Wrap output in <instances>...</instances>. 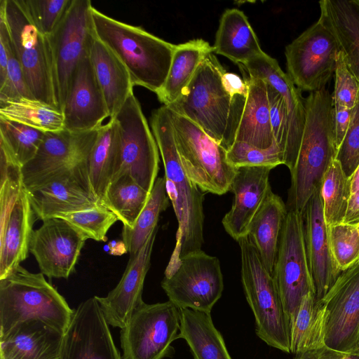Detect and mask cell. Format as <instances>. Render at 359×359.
I'll list each match as a JSON object with an SVG mask.
<instances>
[{"instance_id": "obj_54", "label": "cell", "mask_w": 359, "mask_h": 359, "mask_svg": "<svg viewBox=\"0 0 359 359\" xmlns=\"http://www.w3.org/2000/svg\"><path fill=\"white\" fill-rule=\"evenodd\" d=\"M109 253L113 255H121L126 252L127 248L123 241H111L109 243Z\"/></svg>"}, {"instance_id": "obj_8", "label": "cell", "mask_w": 359, "mask_h": 359, "mask_svg": "<svg viewBox=\"0 0 359 359\" xmlns=\"http://www.w3.org/2000/svg\"><path fill=\"white\" fill-rule=\"evenodd\" d=\"M169 111L177 149L189 178L204 194L229 191L236 168L229 162L227 151L194 122Z\"/></svg>"}, {"instance_id": "obj_21", "label": "cell", "mask_w": 359, "mask_h": 359, "mask_svg": "<svg viewBox=\"0 0 359 359\" xmlns=\"http://www.w3.org/2000/svg\"><path fill=\"white\" fill-rule=\"evenodd\" d=\"M321 188L314 191L302 212L306 253L318 302L323 299L342 272L331 251Z\"/></svg>"}, {"instance_id": "obj_7", "label": "cell", "mask_w": 359, "mask_h": 359, "mask_svg": "<svg viewBox=\"0 0 359 359\" xmlns=\"http://www.w3.org/2000/svg\"><path fill=\"white\" fill-rule=\"evenodd\" d=\"M241 280L255 320L257 335L269 346L290 353V330L274 278L248 235L237 241Z\"/></svg>"}, {"instance_id": "obj_36", "label": "cell", "mask_w": 359, "mask_h": 359, "mask_svg": "<svg viewBox=\"0 0 359 359\" xmlns=\"http://www.w3.org/2000/svg\"><path fill=\"white\" fill-rule=\"evenodd\" d=\"M149 196L129 175L124 174L111 182L103 205L117 216L123 226L132 229Z\"/></svg>"}, {"instance_id": "obj_50", "label": "cell", "mask_w": 359, "mask_h": 359, "mask_svg": "<svg viewBox=\"0 0 359 359\" xmlns=\"http://www.w3.org/2000/svg\"><path fill=\"white\" fill-rule=\"evenodd\" d=\"M9 42L8 29L4 17L0 14V86L3 85L6 76Z\"/></svg>"}, {"instance_id": "obj_49", "label": "cell", "mask_w": 359, "mask_h": 359, "mask_svg": "<svg viewBox=\"0 0 359 359\" xmlns=\"http://www.w3.org/2000/svg\"><path fill=\"white\" fill-rule=\"evenodd\" d=\"M335 143L340 147L350 126L353 109L333 104Z\"/></svg>"}, {"instance_id": "obj_30", "label": "cell", "mask_w": 359, "mask_h": 359, "mask_svg": "<svg viewBox=\"0 0 359 359\" xmlns=\"http://www.w3.org/2000/svg\"><path fill=\"white\" fill-rule=\"evenodd\" d=\"M212 46L213 53L238 65H245L264 53L247 16L235 8L223 13Z\"/></svg>"}, {"instance_id": "obj_3", "label": "cell", "mask_w": 359, "mask_h": 359, "mask_svg": "<svg viewBox=\"0 0 359 359\" xmlns=\"http://www.w3.org/2000/svg\"><path fill=\"white\" fill-rule=\"evenodd\" d=\"M306 121L297 158L291 174L287 210L302 212L336 159L333 99L323 88L305 98Z\"/></svg>"}, {"instance_id": "obj_42", "label": "cell", "mask_w": 359, "mask_h": 359, "mask_svg": "<svg viewBox=\"0 0 359 359\" xmlns=\"http://www.w3.org/2000/svg\"><path fill=\"white\" fill-rule=\"evenodd\" d=\"M327 231L333 257L344 271L359 259V224L341 222L327 226Z\"/></svg>"}, {"instance_id": "obj_16", "label": "cell", "mask_w": 359, "mask_h": 359, "mask_svg": "<svg viewBox=\"0 0 359 359\" xmlns=\"http://www.w3.org/2000/svg\"><path fill=\"white\" fill-rule=\"evenodd\" d=\"M320 302L325 313V346L359 355V262L342 271Z\"/></svg>"}, {"instance_id": "obj_27", "label": "cell", "mask_w": 359, "mask_h": 359, "mask_svg": "<svg viewBox=\"0 0 359 359\" xmlns=\"http://www.w3.org/2000/svg\"><path fill=\"white\" fill-rule=\"evenodd\" d=\"M89 58L102 92L109 119H113L133 93L130 74L118 57L95 36Z\"/></svg>"}, {"instance_id": "obj_55", "label": "cell", "mask_w": 359, "mask_h": 359, "mask_svg": "<svg viewBox=\"0 0 359 359\" xmlns=\"http://www.w3.org/2000/svg\"><path fill=\"white\" fill-rule=\"evenodd\" d=\"M351 192L354 193L359 190V165L356 168L355 172L351 177Z\"/></svg>"}, {"instance_id": "obj_14", "label": "cell", "mask_w": 359, "mask_h": 359, "mask_svg": "<svg viewBox=\"0 0 359 359\" xmlns=\"http://www.w3.org/2000/svg\"><path fill=\"white\" fill-rule=\"evenodd\" d=\"M98 128L80 133L65 129L46 132L36 154L22 168L26 189H34L60 173L88 166Z\"/></svg>"}, {"instance_id": "obj_51", "label": "cell", "mask_w": 359, "mask_h": 359, "mask_svg": "<svg viewBox=\"0 0 359 359\" xmlns=\"http://www.w3.org/2000/svg\"><path fill=\"white\" fill-rule=\"evenodd\" d=\"M222 83L225 89L232 96H246L248 95V83L238 75L225 71L222 75Z\"/></svg>"}, {"instance_id": "obj_24", "label": "cell", "mask_w": 359, "mask_h": 359, "mask_svg": "<svg viewBox=\"0 0 359 359\" xmlns=\"http://www.w3.org/2000/svg\"><path fill=\"white\" fill-rule=\"evenodd\" d=\"M272 169L266 166L236 168L230 189L234 201L222 221L225 231L235 241L248 235L253 218L272 191L269 183Z\"/></svg>"}, {"instance_id": "obj_52", "label": "cell", "mask_w": 359, "mask_h": 359, "mask_svg": "<svg viewBox=\"0 0 359 359\" xmlns=\"http://www.w3.org/2000/svg\"><path fill=\"white\" fill-rule=\"evenodd\" d=\"M341 353L324 346L296 355L294 359H337Z\"/></svg>"}, {"instance_id": "obj_13", "label": "cell", "mask_w": 359, "mask_h": 359, "mask_svg": "<svg viewBox=\"0 0 359 359\" xmlns=\"http://www.w3.org/2000/svg\"><path fill=\"white\" fill-rule=\"evenodd\" d=\"M273 275L290 325L304 297L315 292L306 253L302 212L287 210Z\"/></svg>"}, {"instance_id": "obj_38", "label": "cell", "mask_w": 359, "mask_h": 359, "mask_svg": "<svg viewBox=\"0 0 359 359\" xmlns=\"http://www.w3.org/2000/svg\"><path fill=\"white\" fill-rule=\"evenodd\" d=\"M165 177H158L148 201L137 219L134 226H123L122 241L130 255L137 253L144 245L152 231L157 227L160 214L169 205Z\"/></svg>"}, {"instance_id": "obj_2", "label": "cell", "mask_w": 359, "mask_h": 359, "mask_svg": "<svg viewBox=\"0 0 359 359\" xmlns=\"http://www.w3.org/2000/svg\"><path fill=\"white\" fill-rule=\"evenodd\" d=\"M225 71L215 54H209L181 97L167 107L194 122L228 151L235 142L247 95L229 94L222 83Z\"/></svg>"}, {"instance_id": "obj_43", "label": "cell", "mask_w": 359, "mask_h": 359, "mask_svg": "<svg viewBox=\"0 0 359 359\" xmlns=\"http://www.w3.org/2000/svg\"><path fill=\"white\" fill-rule=\"evenodd\" d=\"M227 159L235 168L266 166L271 168L284 164V156L277 146L263 149L241 141H235L227 151Z\"/></svg>"}, {"instance_id": "obj_11", "label": "cell", "mask_w": 359, "mask_h": 359, "mask_svg": "<svg viewBox=\"0 0 359 359\" xmlns=\"http://www.w3.org/2000/svg\"><path fill=\"white\" fill-rule=\"evenodd\" d=\"M161 285L168 300L179 309L211 313L224 289L219 261L201 250L191 252L180 259Z\"/></svg>"}, {"instance_id": "obj_37", "label": "cell", "mask_w": 359, "mask_h": 359, "mask_svg": "<svg viewBox=\"0 0 359 359\" xmlns=\"http://www.w3.org/2000/svg\"><path fill=\"white\" fill-rule=\"evenodd\" d=\"M0 117L44 132L64 129L62 111L35 99L21 97L0 102Z\"/></svg>"}, {"instance_id": "obj_35", "label": "cell", "mask_w": 359, "mask_h": 359, "mask_svg": "<svg viewBox=\"0 0 359 359\" xmlns=\"http://www.w3.org/2000/svg\"><path fill=\"white\" fill-rule=\"evenodd\" d=\"M325 313L315 292H310L302 300L290 325V353L295 355L325 346Z\"/></svg>"}, {"instance_id": "obj_6", "label": "cell", "mask_w": 359, "mask_h": 359, "mask_svg": "<svg viewBox=\"0 0 359 359\" xmlns=\"http://www.w3.org/2000/svg\"><path fill=\"white\" fill-rule=\"evenodd\" d=\"M0 14L32 97L61 111L50 36L36 27L22 0H1Z\"/></svg>"}, {"instance_id": "obj_5", "label": "cell", "mask_w": 359, "mask_h": 359, "mask_svg": "<svg viewBox=\"0 0 359 359\" xmlns=\"http://www.w3.org/2000/svg\"><path fill=\"white\" fill-rule=\"evenodd\" d=\"M74 311L41 272L32 273L19 266L0 280V337L31 320L65 334Z\"/></svg>"}, {"instance_id": "obj_47", "label": "cell", "mask_w": 359, "mask_h": 359, "mask_svg": "<svg viewBox=\"0 0 359 359\" xmlns=\"http://www.w3.org/2000/svg\"><path fill=\"white\" fill-rule=\"evenodd\" d=\"M21 97L34 99L27 88L22 67L15 56L10 39L6 76L3 85L0 86V102Z\"/></svg>"}, {"instance_id": "obj_39", "label": "cell", "mask_w": 359, "mask_h": 359, "mask_svg": "<svg viewBox=\"0 0 359 359\" xmlns=\"http://www.w3.org/2000/svg\"><path fill=\"white\" fill-rule=\"evenodd\" d=\"M46 132L0 117V150L22 168L34 158Z\"/></svg>"}, {"instance_id": "obj_46", "label": "cell", "mask_w": 359, "mask_h": 359, "mask_svg": "<svg viewBox=\"0 0 359 359\" xmlns=\"http://www.w3.org/2000/svg\"><path fill=\"white\" fill-rule=\"evenodd\" d=\"M359 98V82L348 69L341 52L334 71L333 104L353 109Z\"/></svg>"}, {"instance_id": "obj_12", "label": "cell", "mask_w": 359, "mask_h": 359, "mask_svg": "<svg viewBox=\"0 0 359 359\" xmlns=\"http://www.w3.org/2000/svg\"><path fill=\"white\" fill-rule=\"evenodd\" d=\"M340 53L334 34L318 19L285 47L287 74L301 91L325 88Z\"/></svg>"}, {"instance_id": "obj_26", "label": "cell", "mask_w": 359, "mask_h": 359, "mask_svg": "<svg viewBox=\"0 0 359 359\" xmlns=\"http://www.w3.org/2000/svg\"><path fill=\"white\" fill-rule=\"evenodd\" d=\"M63 337L39 320L21 323L0 337V359H60Z\"/></svg>"}, {"instance_id": "obj_9", "label": "cell", "mask_w": 359, "mask_h": 359, "mask_svg": "<svg viewBox=\"0 0 359 359\" xmlns=\"http://www.w3.org/2000/svg\"><path fill=\"white\" fill-rule=\"evenodd\" d=\"M113 119L119 126L121 148L112 180L128 174L150 193L157 179L159 150L134 93Z\"/></svg>"}, {"instance_id": "obj_32", "label": "cell", "mask_w": 359, "mask_h": 359, "mask_svg": "<svg viewBox=\"0 0 359 359\" xmlns=\"http://www.w3.org/2000/svg\"><path fill=\"white\" fill-rule=\"evenodd\" d=\"M287 213V209L282 198L271 191L253 218L248 231L263 263L272 274Z\"/></svg>"}, {"instance_id": "obj_53", "label": "cell", "mask_w": 359, "mask_h": 359, "mask_svg": "<svg viewBox=\"0 0 359 359\" xmlns=\"http://www.w3.org/2000/svg\"><path fill=\"white\" fill-rule=\"evenodd\" d=\"M343 222L353 225L359 224V190L351 194Z\"/></svg>"}, {"instance_id": "obj_41", "label": "cell", "mask_w": 359, "mask_h": 359, "mask_svg": "<svg viewBox=\"0 0 359 359\" xmlns=\"http://www.w3.org/2000/svg\"><path fill=\"white\" fill-rule=\"evenodd\" d=\"M55 218L65 220L88 239L96 241H106L109 229L118 220L112 211L103 205L80 212L60 215Z\"/></svg>"}, {"instance_id": "obj_23", "label": "cell", "mask_w": 359, "mask_h": 359, "mask_svg": "<svg viewBox=\"0 0 359 359\" xmlns=\"http://www.w3.org/2000/svg\"><path fill=\"white\" fill-rule=\"evenodd\" d=\"M158 226L135 254L130 258L116 286L106 297L95 296L107 323L114 327H125L133 313L144 303L142 291L150 267L151 252Z\"/></svg>"}, {"instance_id": "obj_48", "label": "cell", "mask_w": 359, "mask_h": 359, "mask_svg": "<svg viewBox=\"0 0 359 359\" xmlns=\"http://www.w3.org/2000/svg\"><path fill=\"white\" fill-rule=\"evenodd\" d=\"M266 83L272 133L276 144L281 150L284 156L287 137L286 107L282 95L267 81Z\"/></svg>"}, {"instance_id": "obj_56", "label": "cell", "mask_w": 359, "mask_h": 359, "mask_svg": "<svg viewBox=\"0 0 359 359\" xmlns=\"http://www.w3.org/2000/svg\"><path fill=\"white\" fill-rule=\"evenodd\" d=\"M337 359H359V355L342 353Z\"/></svg>"}, {"instance_id": "obj_29", "label": "cell", "mask_w": 359, "mask_h": 359, "mask_svg": "<svg viewBox=\"0 0 359 359\" xmlns=\"http://www.w3.org/2000/svg\"><path fill=\"white\" fill-rule=\"evenodd\" d=\"M242 74L248 90L235 141L263 149L277 146L271 130L266 83L262 78Z\"/></svg>"}, {"instance_id": "obj_20", "label": "cell", "mask_w": 359, "mask_h": 359, "mask_svg": "<svg viewBox=\"0 0 359 359\" xmlns=\"http://www.w3.org/2000/svg\"><path fill=\"white\" fill-rule=\"evenodd\" d=\"M242 73L267 81L283 97L287 117V137L284 165L291 172L295 165L306 121L305 99L278 61L263 53L245 65H238Z\"/></svg>"}, {"instance_id": "obj_22", "label": "cell", "mask_w": 359, "mask_h": 359, "mask_svg": "<svg viewBox=\"0 0 359 359\" xmlns=\"http://www.w3.org/2000/svg\"><path fill=\"white\" fill-rule=\"evenodd\" d=\"M64 129L86 132L100 128L109 113L89 55L77 66L62 107Z\"/></svg>"}, {"instance_id": "obj_19", "label": "cell", "mask_w": 359, "mask_h": 359, "mask_svg": "<svg viewBox=\"0 0 359 359\" xmlns=\"http://www.w3.org/2000/svg\"><path fill=\"white\" fill-rule=\"evenodd\" d=\"M28 192L35 218L42 221L102 205L92 191L88 166L60 173Z\"/></svg>"}, {"instance_id": "obj_33", "label": "cell", "mask_w": 359, "mask_h": 359, "mask_svg": "<svg viewBox=\"0 0 359 359\" xmlns=\"http://www.w3.org/2000/svg\"><path fill=\"white\" fill-rule=\"evenodd\" d=\"M213 46L202 39L176 45L166 80L156 94L164 106L175 103L182 95Z\"/></svg>"}, {"instance_id": "obj_34", "label": "cell", "mask_w": 359, "mask_h": 359, "mask_svg": "<svg viewBox=\"0 0 359 359\" xmlns=\"http://www.w3.org/2000/svg\"><path fill=\"white\" fill-rule=\"evenodd\" d=\"M179 338L184 339L194 359H232L210 313L180 309Z\"/></svg>"}, {"instance_id": "obj_40", "label": "cell", "mask_w": 359, "mask_h": 359, "mask_svg": "<svg viewBox=\"0 0 359 359\" xmlns=\"http://www.w3.org/2000/svg\"><path fill=\"white\" fill-rule=\"evenodd\" d=\"M323 214L327 226L344 222L351 192V178L335 159L327 170L321 188Z\"/></svg>"}, {"instance_id": "obj_28", "label": "cell", "mask_w": 359, "mask_h": 359, "mask_svg": "<svg viewBox=\"0 0 359 359\" xmlns=\"http://www.w3.org/2000/svg\"><path fill=\"white\" fill-rule=\"evenodd\" d=\"M319 6V19L335 36L348 69L359 82V0H323Z\"/></svg>"}, {"instance_id": "obj_45", "label": "cell", "mask_w": 359, "mask_h": 359, "mask_svg": "<svg viewBox=\"0 0 359 359\" xmlns=\"http://www.w3.org/2000/svg\"><path fill=\"white\" fill-rule=\"evenodd\" d=\"M336 160L346 176L351 178L359 165V98L347 133L337 150Z\"/></svg>"}, {"instance_id": "obj_10", "label": "cell", "mask_w": 359, "mask_h": 359, "mask_svg": "<svg viewBox=\"0 0 359 359\" xmlns=\"http://www.w3.org/2000/svg\"><path fill=\"white\" fill-rule=\"evenodd\" d=\"M180 309L170 302L142 304L121 329L123 359H163L179 338Z\"/></svg>"}, {"instance_id": "obj_18", "label": "cell", "mask_w": 359, "mask_h": 359, "mask_svg": "<svg viewBox=\"0 0 359 359\" xmlns=\"http://www.w3.org/2000/svg\"><path fill=\"white\" fill-rule=\"evenodd\" d=\"M60 359H123L95 297L74 310L64 334Z\"/></svg>"}, {"instance_id": "obj_1", "label": "cell", "mask_w": 359, "mask_h": 359, "mask_svg": "<svg viewBox=\"0 0 359 359\" xmlns=\"http://www.w3.org/2000/svg\"><path fill=\"white\" fill-rule=\"evenodd\" d=\"M151 126L164 166L166 191L178 223L175 245L165 270V276H168L181 258L201 250L204 243V193L189 178L182 166L166 106L152 113Z\"/></svg>"}, {"instance_id": "obj_4", "label": "cell", "mask_w": 359, "mask_h": 359, "mask_svg": "<svg viewBox=\"0 0 359 359\" xmlns=\"http://www.w3.org/2000/svg\"><path fill=\"white\" fill-rule=\"evenodd\" d=\"M94 36L128 71L133 84L157 94L163 87L176 47L140 27L116 20L91 8Z\"/></svg>"}, {"instance_id": "obj_31", "label": "cell", "mask_w": 359, "mask_h": 359, "mask_svg": "<svg viewBox=\"0 0 359 359\" xmlns=\"http://www.w3.org/2000/svg\"><path fill=\"white\" fill-rule=\"evenodd\" d=\"M121 148L119 126L115 119L98 128L95 142L88 161L90 187L98 202L104 206L107 189L116 169Z\"/></svg>"}, {"instance_id": "obj_25", "label": "cell", "mask_w": 359, "mask_h": 359, "mask_svg": "<svg viewBox=\"0 0 359 359\" xmlns=\"http://www.w3.org/2000/svg\"><path fill=\"white\" fill-rule=\"evenodd\" d=\"M35 219L25 186L7 217L0 222V280L27 258Z\"/></svg>"}, {"instance_id": "obj_17", "label": "cell", "mask_w": 359, "mask_h": 359, "mask_svg": "<svg viewBox=\"0 0 359 359\" xmlns=\"http://www.w3.org/2000/svg\"><path fill=\"white\" fill-rule=\"evenodd\" d=\"M87 239L65 220L50 218L33 230L29 250L44 276L67 279L75 270Z\"/></svg>"}, {"instance_id": "obj_15", "label": "cell", "mask_w": 359, "mask_h": 359, "mask_svg": "<svg viewBox=\"0 0 359 359\" xmlns=\"http://www.w3.org/2000/svg\"><path fill=\"white\" fill-rule=\"evenodd\" d=\"M91 1L71 0L60 23L50 35L60 109L74 73L81 60L89 55L94 37Z\"/></svg>"}, {"instance_id": "obj_57", "label": "cell", "mask_w": 359, "mask_h": 359, "mask_svg": "<svg viewBox=\"0 0 359 359\" xmlns=\"http://www.w3.org/2000/svg\"><path fill=\"white\" fill-rule=\"evenodd\" d=\"M357 262H359V259H358V260L357 261ZM357 262H356V263H357Z\"/></svg>"}, {"instance_id": "obj_44", "label": "cell", "mask_w": 359, "mask_h": 359, "mask_svg": "<svg viewBox=\"0 0 359 359\" xmlns=\"http://www.w3.org/2000/svg\"><path fill=\"white\" fill-rule=\"evenodd\" d=\"M36 27L50 36L65 15L71 0H22Z\"/></svg>"}]
</instances>
